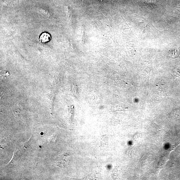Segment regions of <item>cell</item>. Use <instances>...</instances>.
I'll use <instances>...</instances> for the list:
<instances>
[{"label": "cell", "mask_w": 180, "mask_h": 180, "mask_svg": "<svg viewBox=\"0 0 180 180\" xmlns=\"http://www.w3.org/2000/svg\"><path fill=\"white\" fill-rule=\"evenodd\" d=\"M40 41L43 43L49 41L51 39V37L50 34L47 33H44L41 34L40 37Z\"/></svg>", "instance_id": "6da1fadb"}, {"label": "cell", "mask_w": 180, "mask_h": 180, "mask_svg": "<svg viewBox=\"0 0 180 180\" xmlns=\"http://www.w3.org/2000/svg\"><path fill=\"white\" fill-rule=\"evenodd\" d=\"M172 116L175 119L180 118V109H176L172 112Z\"/></svg>", "instance_id": "7a4b0ae2"}, {"label": "cell", "mask_w": 180, "mask_h": 180, "mask_svg": "<svg viewBox=\"0 0 180 180\" xmlns=\"http://www.w3.org/2000/svg\"><path fill=\"white\" fill-rule=\"evenodd\" d=\"M99 0L100 1H103L104 0Z\"/></svg>", "instance_id": "3957f363"}]
</instances>
